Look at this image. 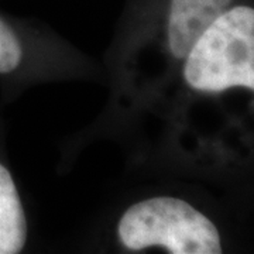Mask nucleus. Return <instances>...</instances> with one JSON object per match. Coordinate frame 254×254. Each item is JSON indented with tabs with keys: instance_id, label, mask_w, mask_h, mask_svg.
<instances>
[{
	"instance_id": "39448f33",
	"label": "nucleus",
	"mask_w": 254,
	"mask_h": 254,
	"mask_svg": "<svg viewBox=\"0 0 254 254\" xmlns=\"http://www.w3.org/2000/svg\"><path fill=\"white\" fill-rule=\"evenodd\" d=\"M23 60V47L14 30L0 17V75L16 71Z\"/></svg>"
},
{
	"instance_id": "20e7f679",
	"label": "nucleus",
	"mask_w": 254,
	"mask_h": 254,
	"mask_svg": "<svg viewBox=\"0 0 254 254\" xmlns=\"http://www.w3.org/2000/svg\"><path fill=\"white\" fill-rule=\"evenodd\" d=\"M27 239V222L10 171L0 163V254H16Z\"/></svg>"
},
{
	"instance_id": "f03ea898",
	"label": "nucleus",
	"mask_w": 254,
	"mask_h": 254,
	"mask_svg": "<svg viewBox=\"0 0 254 254\" xmlns=\"http://www.w3.org/2000/svg\"><path fill=\"white\" fill-rule=\"evenodd\" d=\"M122 245L130 250L163 247L173 254H219L218 227L187 200L157 196L137 202L118 225Z\"/></svg>"
},
{
	"instance_id": "f257e3e1",
	"label": "nucleus",
	"mask_w": 254,
	"mask_h": 254,
	"mask_svg": "<svg viewBox=\"0 0 254 254\" xmlns=\"http://www.w3.org/2000/svg\"><path fill=\"white\" fill-rule=\"evenodd\" d=\"M184 78L200 92L254 89V9L232 4L200 34L185 57Z\"/></svg>"
},
{
	"instance_id": "7ed1b4c3",
	"label": "nucleus",
	"mask_w": 254,
	"mask_h": 254,
	"mask_svg": "<svg viewBox=\"0 0 254 254\" xmlns=\"http://www.w3.org/2000/svg\"><path fill=\"white\" fill-rule=\"evenodd\" d=\"M235 0H168L167 36L175 58H185L196 38Z\"/></svg>"
}]
</instances>
